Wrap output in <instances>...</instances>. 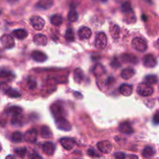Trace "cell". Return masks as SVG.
<instances>
[{
    "label": "cell",
    "mask_w": 159,
    "mask_h": 159,
    "mask_svg": "<svg viewBox=\"0 0 159 159\" xmlns=\"http://www.w3.org/2000/svg\"><path fill=\"white\" fill-rule=\"evenodd\" d=\"M138 93L142 96H149L153 94L154 89L152 88L150 84L147 82H143V83L139 84L138 86Z\"/></svg>",
    "instance_id": "obj_1"
},
{
    "label": "cell",
    "mask_w": 159,
    "mask_h": 159,
    "mask_svg": "<svg viewBox=\"0 0 159 159\" xmlns=\"http://www.w3.org/2000/svg\"><path fill=\"white\" fill-rule=\"evenodd\" d=\"M132 47L139 52H144L147 50L148 43L144 39L141 37H136L132 40Z\"/></svg>",
    "instance_id": "obj_2"
},
{
    "label": "cell",
    "mask_w": 159,
    "mask_h": 159,
    "mask_svg": "<svg viewBox=\"0 0 159 159\" xmlns=\"http://www.w3.org/2000/svg\"><path fill=\"white\" fill-rule=\"evenodd\" d=\"M107 44V35L103 32H100L97 34L95 40V46L98 49H103Z\"/></svg>",
    "instance_id": "obj_3"
},
{
    "label": "cell",
    "mask_w": 159,
    "mask_h": 159,
    "mask_svg": "<svg viewBox=\"0 0 159 159\" xmlns=\"http://www.w3.org/2000/svg\"><path fill=\"white\" fill-rule=\"evenodd\" d=\"M51 111L53 116H54L56 119H57V118L63 117L65 110H64L62 104L59 103V102H54V104L51 105Z\"/></svg>",
    "instance_id": "obj_4"
},
{
    "label": "cell",
    "mask_w": 159,
    "mask_h": 159,
    "mask_svg": "<svg viewBox=\"0 0 159 159\" xmlns=\"http://www.w3.org/2000/svg\"><path fill=\"white\" fill-rule=\"evenodd\" d=\"M55 125L59 130H65V131H69L71 130V124L64 116L56 119Z\"/></svg>",
    "instance_id": "obj_5"
},
{
    "label": "cell",
    "mask_w": 159,
    "mask_h": 159,
    "mask_svg": "<svg viewBox=\"0 0 159 159\" xmlns=\"http://www.w3.org/2000/svg\"><path fill=\"white\" fill-rule=\"evenodd\" d=\"M1 43L2 46L6 49H11L15 46L13 37L9 34H4V35L2 36Z\"/></svg>",
    "instance_id": "obj_6"
},
{
    "label": "cell",
    "mask_w": 159,
    "mask_h": 159,
    "mask_svg": "<svg viewBox=\"0 0 159 159\" xmlns=\"http://www.w3.org/2000/svg\"><path fill=\"white\" fill-rule=\"evenodd\" d=\"M97 148L101 152L104 154H109L111 152L113 145L111 143L108 141H99L97 144Z\"/></svg>",
    "instance_id": "obj_7"
},
{
    "label": "cell",
    "mask_w": 159,
    "mask_h": 159,
    "mask_svg": "<svg viewBox=\"0 0 159 159\" xmlns=\"http://www.w3.org/2000/svg\"><path fill=\"white\" fill-rule=\"evenodd\" d=\"M143 64L147 68H154L157 65V59L153 54H147L143 58Z\"/></svg>",
    "instance_id": "obj_8"
},
{
    "label": "cell",
    "mask_w": 159,
    "mask_h": 159,
    "mask_svg": "<svg viewBox=\"0 0 159 159\" xmlns=\"http://www.w3.org/2000/svg\"><path fill=\"white\" fill-rule=\"evenodd\" d=\"M30 23L34 29L37 30H40L44 26L45 22L41 17L33 16L30 18Z\"/></svg>",
    "instance_id": "obj_9"
},
{
    "label": "cell",
    "mask_w": 159,
    "mask_h": 159,
    "mask_svg": "<svg viewBox=\"0 0 159 159\" xmlns=\"http://www.w3.org/2000/svg\"><path fill=\"white\" fill-rule=\"evenodd\" d=\"M37 138V133L35 129H31L27 130L24 135V139L28 143L36 142Z\"/></svg>",
    "instance_id": "obj_10"
},
{
    "label": "cell",
    "mask_w": 159,
    "mask_h": 159,
    "mask_svg": "<svg viewBox=\"0 0 159 159\" xmlns=\"http://www.w3.org/2000/svg\"><path fill=\"white\" fill-rule=\"evenodd\" d=\"M61 144L62 147L66 150H71L74 148L75 144V141L74 139L70 138H63L60 140Z\"/></svg>",
    "instance_id": "obj_11"
},
{
    "label": "cell",
    "mask_w": 159,
    "mask_h": 159,
    "mask_svg": "<svg viewBox=\"0 0 159 159\" xmlns=\"http://www.w3.org/2000/svg\"><path fill=\"white\" fill-rule=\"evenodd\" d=\"M120 132L126 134H131L134 133V129L128 122H123L119 125Z\"/></svg>",
    "instance_id": "obj_12"
},
{
    "label": "cell",
    "mask_w": 159,
    "mask_h": 159,
    "mask_svg": "<svg viewBox=\"0 0 159 159\" xmlns=\"http://www.w3.org/2000/svg\"><path fill=\"white\" fill-rule=\"evenodd\" d=\"M31 57L35 61L37 62H43L48 59V56L44 53L40 51H34L31 54Z\"/></svg>",
    "instance_id": "obj_13"
},
{
    "label": "cell",
    "mask_w": 159,
    "mask_h": 159,
    "mask_svg": "<svg viewBox=\"0 0 159 159\" xmlns=\"http://www.w3.org/2000/svg\"><path fill=\"white\" fill-rule=\"evenodd\" d=\"M34 42L38 46H45L48 43V37L41 34H36L34 37Z\"/></svg>",
    "instance_id": "obj_14"
},
{
    "label": "cell",
    "mask_w": 159,
    "mask_h": 159,
    "mask_svg": "<svg viewBox=\"0 0 159 159\" xmlns=\"http://www.w3.org/2000/svg\"><path fill=\"white\" fill-rule=\"evenodd\" d=\"M54 5V0H39L36 7L40 9H48Z\"/></svg>",
    "instance_id": "obj_15"
},
{
    "label": "cell",
    "mask_w": 159,
    "mask_h": 159,
    "mask_svg": "<svg viewBox=\"0 0 159 159\" xmlns=\"http://www.w3.org/2000/svg\"><path fill=\"white\" fill-rule=\"evenodd\" d=\"M119 91L123 96H129L132 94V92H133V86H132L131 85H129V84H122V85L120 86Z\"/></svg>",
    "instance_id": "obj_16"
},
{
    "label": "cell",
    "mask_w": 159,
    "mask_h": 159,
    "mask_svg": "<svg viewBox=\"0 0 159 159\" xmlns=\"http://www.w3.org/2000/svg\"><path fill=\"white\" fill-rule=\"evenodd\" d=\"M121 58H122V60L124 61V62H126V63L133 64V65H136V64L138 63V57L131 54H123Z\"/></svg>",
    "instance_id": "obj_17"
},
{
    "label": "cell",
    "mask_w": 159,
    "mask_h": 159,
    "mask_svg": "<svg viewBox=\"0 0 159 159\" xmlns=\"http://www.w3.org/2000/svg\"><path fill=\"white\" fill-rule=\"evenodd\" d=\"M91 34H92L91 30H90L89 27H86V26H82V27L80 28L79 30V38L82 39V40H85V39L89 38Z\"/></svg>",
    "instance_id": "obj_18"
},
{
    "label": "cell",
    "mask_w": 159,
    "mask_h": 159,
    "mask_svg": "<svg viewBox=\"0 0 159 159\" xmlns=\"http://www.w3.org/2000/svg\"><path fill=\"white\" fill-rule=\"evenodd\" d=\"M43 151L46 155H52L55 152V145L52 142H46L43 145Z\"/></svg>",
    "instance_id": "obj_19"
},
{
    "label": "cell",
    "mask_w": 159,
    "mask_h": 159,
    "mask_svg": "<svg viewBox=\"0 0 159 159\" xmlns=\"http://www.w3.org/2000/svg\"><path fill=\"white\" fill-rule=\"evenodd\" d=\"M12 35L19 40H23L27 37L28 33L24 29H16L12 32Z\"/></svg>",
    "instance_id": "obj_20"
},
{
    "label": "cell",
    "mask_w": 159,
    "mask_h": 159,
    "mask_svg": "<svg viewBox=\"0 0 159 159\" xmlns=\"http://www.w3.org/2000/svg\"><path fill=\"white\" fill-rule=\"evenodd\" d=\"M134 75H135L134 70L133 68H128L123 70L122 72H121V77H122V79L127 80V79H131Z\"/></svg>",
    "instance_id": "obj_21"
},
{
    "label": "cell",
    "mask_w": 159,
    "mask_h": 159,
    "mask_svg": "<svg viewBox=\"0 0 159 159\" xmlns=\"http://www.w3.org/2000/svg\"><path fill=\"white\" fill-rule=\"evenodd\" d=\"M84 79V73L81 68H76L74 71V80L77 83H81Z\"/></svg>",
    "instance_id": "obj_22"
},
{
    "label": "cell",
    "mask_w": 159,
    "mask_h": 159,
    "mask_svg": "<svg viewBox=\"0 0 159 159\" xmlns=\"http://www.w3.org/2000/svg\"><path fill=\"white\" fill-rule=\"evenodd\" d=\"M155 149H154L152 147H150V146H148V147H146L142 152L143 157L145 158H152V157L155 155Z\"/></svg>",
    "instance_id": "obj_23"
},
{
    "label": "cell",
    "mask_w": 159,
    "mask_h": 159,
    "mask_svg": "<svg viewBox=\"0 0 159 159\" xmlns=\"http://www.w3.org/2000/svg\"><path fill=\"white\" fill-rule=\"evenodd\" d=\"M110 33L113 38H118V37L120 35V27L116 24L111 23L110 26Z\"/></svg>",
    "instance_id": "obj_24"
},
{
    "label": "cell",
    "mask_w": 159,
    "mask_h": 159,
    "mask_svg": "<svg viewBox=\"0 0 159 159\" xmlns=\"http://www.w3.org/2000/svg\"><path fill=\"white\" fill-rule=\"evenodd\" d=\"M51 23H52L54 26H61L63 23V18L61 15H58V14H55V15H53L51 17Z\"/></svg>",
    "instance_id": "obj_25"
},
{
    "label": "cell",
    "mask_w": 159,
    "mask_h": 159,
    "mask_svg": "<svg viewBox=\"0 0 159 159\" xmlns=\"http://www.w3.org/2000/svg\"><path fill=\"white\" fill-rule=\"evenodd\" d=\"M40 135L43 138H49L52 136V132L48 126H43L40 129Z\"/></svg>",
    "instance_id": "obj_26"
},
{
    "label": "cell",
    "mask_w": 159,
    "mask_h": 159,
    "mask_svg": "<svg viewBox=\"0 0 159 159\" xmlns=\"http://www.w3.org/2000/svg\"><path fill=\"white\" fill-rule=\"evenodd\" d=\"M79 19V14L75 9H71L68 13V20L69 22H75Z\"/></svg>",
    "instance_id": "obj_27"
},
{
    "label": "cell",
    "mask_w": 159,
    "mask_h": 159,
    "mask_svg": "<svg viewBox=\"0 0 159 159\" xmlns=\"http://www.w3.org/2000/svg\"><path fill=\"white\" fill-rule=\"evenodd\" d=\"M5 94L10 98H19L21 96V94H20L17 90L14 89H11V88L8 89H6V91H5Z\"/></svg>",
    "instance_id": "obj_28"
},
{
    "label": "cell",
    "mask_w": 159,
    "mask_h": 159,
    "mask_svg": "<svg viewBox=\"0 0 159 159\" xmlns=\"http://www.w3.org/2000/svg\"><path fill=\"white\" fill-rule=\"evenodd\" d=\"M106 72V69L103 66H102L101 64H97L94 66L93 68V73L95 74V75L99 76L101 75H103Z\"/></svg>",
    "instance_id": "obj_29"
},
{
    "label": "cell",
    "mask_w": 159,
    "mask_h": 159,
    "mask_svg": "<svg viewBox=\"0 0 159 159\" xmlns=\"http://www.w3.org/2000/svg\"><path fill=\"white\" fill-rule=\"evenodd\" d=\"M121 11H122L123 13L125 14H129L133 12V9H132L130 3L129 2H125L124 3H123L122 6H121Z\"/></svg>",
    "instance_id": "obj_30"
},
{
    "label": "cell",
    "mask_w": 159,
    "mask_h": 159,
    "mask_svg": "<svg viewBox=\"0 0 159 159\" xmlns=\"http://www.w3.org/2000/svg\"><path fill=\"white\" fill-rule=\"evenodd\" d=\"M12 141L15 143L21 142L23 140V134L20 131H16L12 134Z\"/></svg>",
    "instance_id": "obj_31"
},
{
    "label": "cell",
    "mask_w": 159,
    "mask_h": 159,
    "mask_svg": "<svg viewBox=\"0 0 159 159\" xmlns=\"http://www.w3.org/2000/svg\"><path fill=\"white\" fill-rule=\"evenodd\" d=\"M6 112L8 113H10L12 114V116L13 115H16V114H20L22 113V109L19 107H9V109L6 110Z\"/></svg>",
    "instance_id": "obj_32"
},
{
    "label": "cell",
    "mask_w": 159,
    "mask_h": 159,
    "mask_svg": "<svg viewBox=\"0 0 159 159\" xmlns=\"http://www.w3.org/2000/svg\"><path fill=\"white\" fill-rule=\"evenodd\" d=\"M145 81L147 83L152 85V84H155L158 82V77L155 75H149L145 77Z\"/></svg>",
    "instance_id": "obj_33"
},
{
    "label": "cell",
    "mask_w": 159,
    "mask_h": 159,
    "mask_svg": "<svg viewBox=\"0 0 159 159\" xmlns=\"http://www.w3.org/2000/svg\"><path fill=\"white\" fill-rule=\"evenodd\" d=\"M65 38H66L67 40H68V41H74L75 40V34H74V32H73L72 30L71 29V28H69V29H68L66 30V33H65Z\"/></svg>",
    "instance_id": "obj_34"
},
{
    "label": "cell",
    "mask_w": 159,
    "mask_h": 159,
    "mask_svg": "<svg viewBox=\"0 0 159 159\" xmlns=\"http://www.w3.org/2000/svg\"><path fill=\"white\" fill-rule=\"evenodd\" d=\"M110 65H111V66L114 68H120V67L121 66L120 61H119V59H118L116 57H113V60H112L111 63H110Z\"/></svg>",
    "instance_id": "obj_35"
},
{
    "label": "cell",
    "mask_w": 159,
    "mask_h": 159,
    "mask_svg": "<svg viewBox=\"0 0 159 159\" xmlns=\"http://www.w3.org/2000/svg\"><path fill=\"white\" fill-rule=\"evenodd\" d=\"M15 153L17 154L20 158H23L26 153V148H20L15 149Z\"/></svg>",
    "instance_id": "obj_36"
},
{
    "label": "cell",
    "mask_w": 159,
    "mask_h": 159,
    "mask_svg": "<svg viewBox=\"0 0 159 159\" xmlns=\"http://www.w3.org/2000/svg\"><path fill=\"white\" fill-rule=\"evenodd\" d=\"M27 85L30 89H34L36 88L37 86V82H36L35 80L34 79H29L27 81Z\"/></svg>",
    "instance_id": "obj_37"
},
{
    "label": "cell",
    "mask_w": 159,
    "mask_h": 159,
    "mask_svg": "<svg viewBox=\"0 0 159 159\" xmlns=\"http://www.w3.org/2000/svg\"><path fill=\"white\" fill-rule=\"evenodd\" d=\"M88 155L91 157H95V158H99V157H100V155H99V154H98L97 152H96V151L93 148L89 149Z\"/></svg>",
    "instance_id": "obj_38"
},
{
    "label": "cell",
    "mask_w": 159,
    "mask_h": 159,
    "mask_svg": "<svg viewBox=\"0 0 159 159\" xmlns=\"http://www.w3.org/2000/svg\"><path fill=\"white\" fill-rule=\"evenodd\" d=\"M114 157L116 159H125L126 155L123 152H116L114 154Z\"/></svg>",
    "instance_id": "obj_39"
},
{
    "label": "cell",
    "mask_w": 159,
    "mask_h": 159,
    "mask_svg": "<svg viewBox=\"0 0 159 159\" xmlns=\"http://www.w3.org/2000/svg\"><path fill=\"white\" fill-rule=\"evenodd\" d=\"M12 73L11 71H6V70H2L1 71V77L2 78H6L9 77V75H12Z\"/></svg>",
    "instance_id": "obj_40"
},
{
    "label": "cell",
    "mask_w": 159,
    "mask_h": 159,
    "mask_svg": "<svg viewBox=\"0 0 159 159\" xmlns=\"http://www.w3.org/2000/svg\"><path fill=\"white\" fill-rule=\"evenodd\" d=\"M153 122L155 124H159V112L156 113L153 117Z\"/></svg>",
    "instance_id": "obj_41"
},
{
    "label": "cell",
    "mask_w": 159,
    "mask_h": 159,
    "mask_svg": "<svg viewBox=\"0 0 159 159\" xmlns=\"http://www.w3.org/2000/svg\"><path fill=\"white\" fill-rule=\"evenodd\" d=\"M30 159H43V158L38 154L34 153L30 155Z\"/></svg>",
    "instance_id": "obj_42"
},
{
    "label": "cell",
    "mask_w": 159,
    "mask_h": 159,
    "mask_svg": "<svg viewBox=\"0 0 159 159\" xmlns=\"http://www.w3.org/2000/svg\"><path fill=\"white\" fill-rule=\"evenodd\" d=\"M6 159H16V157L14 156V155H8V156H6Z\"/></svg>",
    "instance_id": "obj_43"
},
{
    "label": "cell",
    "mask_w": 159,
    "mask_h": 159,
    "mask_svg": "<svg viewBox=\"0 0 159 159\" xmlns=\"http://www.w3.org/2000/svg\"><path fill=\"white\" fill-rule=\"evenodd\" d=\"M7 1L10 3H13V2H16L19 1V0H7Z\"/></svg>",
    "instance_id": "obj_44"
},
{
    "label": "cell",
    "mask_w": 159,
    "mask_h": 159,
    "mask_svg": "<svg viewBox=\"0 0 159 159\" xmlns=\"http://www.w3.org/2000/svg\"><path fill=\"white\" fill-rule=\"evenodd\" d=\"M146 1H147V2H149V3H152V0H146Z\"/></svg>",
    "instance_id": "obj_45"
},
{
    "label": "cell",
    "mask_w": 159,
    "mask_h": 159,
    "mask_svg": "<svg viewBox=\"0 0 159 159\" xmlns=\"http://www.w3.org/2000/svg\"><path fill=\"white\" fill-rule=\"evenodd\" d=\"M101 1L103 2H107V1H108V0H101Z\"/></svg>",
    "instance_id": "obj_46"
},
{
    "label": "cell",
    "mask_w": 159,
    "mask_h": 159,
    "mask_svg": "<svg viewBox=\"0 0 159 159\" xmlns=\"http://www.w3.org/2000/svg\"><path fill=\"white\" fill-rule=\"evenodd\" d=\"M116 1H120V0H116Z\"/></svg>",
    "instance_id": "obj_47"
},
{
    "label": "cell",
    "mask_w": 159,
    "mask_h": 159,
    "mask_svg": "<svg viewBox=\"0 0 159 159\" xmlns=\"http://www.w3.org/2000/svg\"><path fill=\"white\" fill-rule=\"evenodd\" d=\"M158 44H159V40H158Z\"/></svg>",
    "instance_id": "obj_48"
}]
</instances>
